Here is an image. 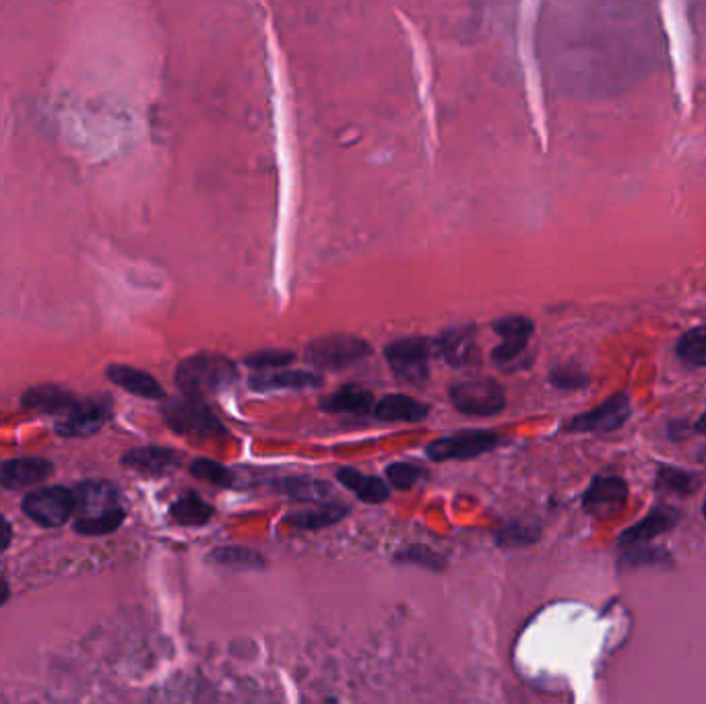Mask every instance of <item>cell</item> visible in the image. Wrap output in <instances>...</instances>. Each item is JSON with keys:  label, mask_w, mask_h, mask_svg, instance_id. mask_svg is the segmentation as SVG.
Wrapping results in <instances>:
<instances>
[{"label": "cell", "mask_w": 706, "mask_h": 704, "mask_svg": "<svg viewBox=\"0 0 706 704\" xmlns=\"http://www.w3.org/2000/svg\"><path fill=\"white\" fill-rule=\"evenodd\" d=\"M492 329L502 339V343L492 349V362L498 368H506L525 354L533 335V320L527 316H504L494 320Z\"/></svg>", "instance_id": "cell-8"}, {"label": "cell", "mask_w": 706, "mask_h": 704, "mask_svg": "<svg viewBox=\"0 0 706 704\" xmlns=\"http://www.w3.org/2000/svg\"><path fill=\"white\" fill-rule=\"evenodd\" d=\"M190 473L215 488L228 490L236 486V475L228 467H223L221 463L211 459H195L190 463Z\"/></svg>", "instance_id": "cell-26"}, {"label": "cell", "mask_w": 706, "mask_h": 704, "mask_svg": "<svg viewBox=\"0 0 706 704\" xmlns=\"http://www.w3.org/2000/svg\"><path fill=\"white\" fill-rule=\"evenodd\" d=\"M434 341L426 337H405L384 347L387 358L397 380L407 384H422L430 376V356Z\"/></svg>", "instance_id": "cell-5"}, {"label": "cell", "mask_w": 706, "mask_h": 704, "mask_svg": "<svg viewBox=\"0 0 706 704\" xmlns=\"http://www.w3.org/2000/svg\"><path fill=\"white\" fill-rule=\"evenodd\" d=\"M349 515V508L345 504H335V502H320V506L296 510L292 515L285 517V523L296 529L304 531H316L325 529Z\"/></svg>", "instance_id": "cell-20"}, {"label": "cell", "mask_w": 706, "mask_h": 704, "mask_svg": "<svg viewBox=\"0 0 706 704\" xmlns=\"http://www.w3.org/2000/svg\"><path fill=\"white\" fill-rule=\"evenodd\" d=\"M106 409L98 403H81L71 405L64 411V418L58 424V434L62 436H87L95 430H100L106 420Z\"/></svg>", "instance_id": "cell-16"}, {"label": "cell", "mask_w": 706, "mask_h": 704, "mask_svg": "<svg viewBox=\"0 0 706 704\" xmlns=\"http://www.w3.org/2000/svg\"><path fill=\"white\" fill-rule=\"evenodd\" d=\"M271 488L294 500L316 502V504L327 502L333 494L329 484L318 482V479H312V477H281L271 482Z\"/></svg>", "instance_id": "cell-23"}, {"label": "cell", "mask_w": 706, "mask_h": 704, "mask_svg": "<svg viewBox=\"0 0 706 704\" xmlns=\"http://www.w3.org/2000/svg\"><path fill=\"white\" fill-rule=\"evenodd\" d=\"M25 405L29 409H46V411L64 413L73 405V399L58 389H34L27 393Z\"/></svg>", "instance_id": "cell-29"}, {"label": "cell", "mask_w": 706, "mask_h": 704, "mask_svg": "<svg viewBox=\"0 0 706 704\" xmlns=\"http://www.w3.org/2000/svg\"><path fill=\"white\" fill-rule=\"evenodd\" d=\"M5 597V587H3V562H0V601Z\"/></svg>", "instance_id": "cell-37"}, {"label": "cell", "mask_w": 706, "mask_h": 704, "mask_svg": "<svg viewBox=\"0 0 706 704\" xmlns=\"http://www.w3.org/2000/svg\"><path fill=\"white\" fill-rule=\"evenodd\" d=\"M678 354L684 362L706 368V325L692 329L680 339Z\"/></svg>", "instance_id": "cell-28"}, {"label": "cell", "mask_w": 706, "mask_h": 704, "mask_svg": "<svg viewBox=\"0 0 706 704\" xmlns=\"http://www.w3.org/2000/svg\"><path fill=\"white\" fill-rule=\"evenodd\" d=\"M11 543V525L5 517H0V552H5Z\"/></svg>", "instance_id": "cell-35"}, {"label": "cell", "mask_w": 706, "mask_h": 704, "mask_svg": "<svg viewBox=\"0 0 706 704\" xmlns=\"http://www.w3.org/2000/svg\"><path fill=\"white\" fill-rule=\"evenodd\" d=\"M430 407L409 395H387L374 405V418L380 422H422L428 418Z\"/></svg>", "instance_id": "cell-15"}, {"label": "cell", "mask_w": 706, "mask_h": 704, "mask_svg": "<svg viewBox=\"0 0 706 704\" xmlns=\"http://www.w3.org/2000/svg\"><path fill=\"white\" fill-rule=\"evenodd\" d=\"M630 418V401L624 393H618L603 401L589 413L579 415L568 424L570 432H612L618 430Z\"/></svg>", "instance_id": "cell-11"}, {"label": "cell", "mask_w": 706, "mask_h": 704, "mask_svg": "<svg viewBox=\"0 0 706 704\" xmlns=\"http://www.w3.org/2000/svg\"><path fill=\"white\" fill-rule=\"evenodd\" d=\"M162 415L166 424L174 432L184 436L211 438L226 432L217 415L211 411V407L197 397H182V399L168 401L162 407Z\"/></svg>", "instance_id": "cell-4"}, {"label": "cell", "mask_w": 706, "mask_h": 704, "mask_svg": "<svg viewBox=\"0 0 706 704\" xmlns=\"http://www.w3.org/2000/svg\"><path fill=\"white\" fill-rule=\"evenodd\" d=\"M628 486L620 477H597L585 494V510L595 519H614L626 508Z\"/></svg>", "instance_id": "cell-10"}, {"label": "cell", "mask_w": 706, "mask_h": 704, "mask_svg": "<svg viewBox=\"0 0 706 704\" xmlns=\"http://www.w3.org/2000/svg\"><path fill=\"white\" fill-rule=\"evenodd\" d=\"M661 486L673 490V492H694V482L686 471H676V469H661Z\"/></svg>", "instance_id": "cell-33"}, {"label": "cell", "mask_w": 706, "mask_h": 704, "mask_svg": "<svg viewBox=\"0 0 706 704\" xmlns=\"http://www.w3.org/2000/svg\"><path fill=\"white\" fill-rule=\"evenodd\" d=\"M370 354V345L362 337L353 335H325L310 341L306 347V362L318 370H343L364 360Z\"/></svg>", "instance_id": "cell-3"}, {"label": "cell", "mask_w": 706, "mask_h": 704, "mask_svg": "<svg viewBox=\"0 0 706 704\" xmlns=\"http://www.w3.org/2000/svg\"><path fill=\"white\" fill-rule=\"evenodd\" d=\"M73 512L77 531L104 535L120 527L124 510L114 486L106 482H85L73 492Z\"/></svg>", "instance_id": "cell-1"}, {"label": "cell", "mask_w": 706, "mask_h": 704, "mask_svg": "<svg viewBox=\"0 0 706 704\" xmlns=\"http://www.w3.org/2000/svg\"><path fill=\"white\" fill-rule=\"evenodd\" d=\"M250 389L267 393V391H304L323 387V376L314 372L302 370H263V374H254L250 380Z\"/></svg>", "instance_id": "cell-13"}, {"label": "cell", "mask_w": 706, "mask_h": 704, "mask_svg": "<svg viewBox=\"0 0 706 704\" xmlns=\"http://www.w3.org/2000/svg\"><path fill=\"white\" fill-rule=\"evenodd\" d=\"M211 560L215 564L228 566L234 570H261V568H265V560L261 554H256L254 550H248L242 546L217 548V550H213Z\"/></svg>", "instance_id": "cell-25"}, {"label": "cell", "mask_w": 706, "mask_h": 704, "mask_svg": "<svg viewBox=\"0 0 706 704\" xmlns=\"http://www.w3.org/2000/svg\"><path fill=\"white\" fill-rule=\"evenodd\" d=\"M182 455L172 448H162V446H143V448H133L124 455V465L133 467L141 473L149 475H162L166 471H172L180 465Z\"/></svg>", "instance_id": "cell-18"}, {"label": "cell", "mask_w": 706, "mask_h": 704, "mask_svg": "<svg viewBox=\"0 0 706 704\" xmlns=\"http://www.w3.org/2000/svg\"><path fill=\"white\" fill-rule=\"evenodd\" d=\"M384 473H387L389 486L397 488V490L413 488L417 482H420V477L424 475V471L420 467L413 465V463H405V461L391 463Z\"/></svg>", "instance_id": "cell-31"}, {"label": "cell", "mask_w": 706, "mask_h": 704, "mask_svg": "<svg viewBox=\"0 0 706 704\" xmlns=\"http://www.w3.org/2000/svg\"><path fill=\"white\" fill-rule=\"evenodd\" d=\"M23 510L44 527H60L73 515V494L64 488L36 490L23 500Z\"/></svg>", "instance_id": "cell-9"}, {"label": "cell", "mask_w": 706, "mask_h": 704, "mask_svg": "<svg viewBox=\"0 0 706 704\" xmlns=\"http://www.w3.org/2000/svg\"><path fill=\"white\" fill-rule=\"evenodd\" d=\"M335 477L341 486H345L349 492L356 494L366 504H382L384 500H389L391 486L380 477L366 475L353 467L337 469Z\"/></svg>", "instance_id": "cell-17"}, {"label": "cell", "mask_w": 706, "mask_h": 704, "mask_svg": "<svg viewBox=\"0 0 706 704\" xmlns=\"http://www.w3.org/2000/svg\"><path fill=\"white\" fill-rule=\"evenodd\" d=\"M395 560L397 562H405V564H420V566L430 568V570H442L444 568L442 558L436 552H432L430 548H426V546H411V548L399 552Z\"/></svg>", "instance_id": "cell-32"}, {"label": "cell", "mask_w": 706, "mask_h": 704, "mask_svg": "<svg viewBox=\"0 0 706 704\" xmlns=\"http://www.w3.org/2000/svg\"><path fill=\"white\" fill-rule=\"evenodd\" d=\"M678 519H680V515L676 510L669 508V506H661V508L653 510L645 521H640L638 525L628 529L622 535V543H626V546H643V543L651 541L653 537L669 531L673 525L678 523Z\"/></svg>", "instance_id": "cell-22"}, {"label": "cell", "mask_w": 706, "mask_h": 704, "mask_svg": "<svg viewBox=\"0 0 706 704\" xmlns=\"http://www.w3.org/2000/svg\"><path fill=\"white\" fill-rule=\"evenodd\" d=\"M108 378L118 384V387L126 389L128 393L139 395L143 399H162L164 389L151 374L131 368V366H110L108 368Z\"/></svg>", "instance_id": "cell-21"}, {"label": "cell", "mask_w": 706, "mask_h": 704, "mask_svg": "<svg viewBox=\"0 0 706 704\" xmlns=\"http://www.w3.org/2000/svg\"><path fill=\"white\" fill-rule=\"evenodd\" d=\"M374 395L360 387V384H345L339 391L320 399V409L327 413H349V415H370L374 413Z\"/></svg>", "instance_id": "cell-14"}, {"label": "cell", "mask_w": 706, "mask_h": 704, "mask_svg": "<svg viewBox=\"0 0 706 704\" xmlns=\"http://www.w3.org/2000/svg\"><path fill=\"white\" fill-rule=\"evenodd\" d=\"M552 382L556 384L558 389H581L587 384V378L579 372H568V370H560L552 374Z\"/></svg>", "instance_id": "cell-34"}, {"label": "cell", "mask_w": 706, "mask_h": 704, "mask_svg": "<svg viewBox=\"0 0 706 704\" xmlns=\"http://www.w3.org/2000/svg\"><path fill=\"white\" fill-rule=\"evenodd\" d=\"M448 395H451L457 411L471 415V418H492L506 405L504 389L494 378H469L457 382Z\"/></svg>", "instance_id": "cell-6"}, {"label": "cell", "mask_w": 706, "mask_h": 704, "mask_svg": "<svg viewBox=\"0 0 706 704\" xmlns=\"http://www.w3.org/2000/svg\"><path fill=\"white\" fill-rule=\"evenodd\" d=\"M436 354L455 368H465L477 360V343L473 327H455L446 329L434 341Z\"/></svg>", "instance_id": "cell-12"}, {"label": "cell", "mask_w": 706, "mask_h": 704, "mask_svg": "<svg viewBox=\"0 0 706 704\" xmlns=\"http://www.w3.org/2000/svg\"><path fill=\"white\" fill-rule=\"evenodd\" d=\"M170 515L178 525H186V527H203L211 521L213 517V506L207 504L203 498H199L197 494H184L182 498H178L172 508Z\"/></svg>", "instance_id": "cell-24"}, {"label": "cell", "mask_w": 706, "mask_h": 704, "mask_svg": "<svg viewBox=\"0 0 706 704\" xmlns=\"http://www.w3.org/2000/svg\"><path fill=\"white\" fill-rule=\"evenodd\" d=\"M294 360H296L294 351L261 349V351H254V354H248L244 358V364L254 370H277V368H285L287 364H292Z\"/></svg>", "instance_id": "cell-30"}, {"label": "cell", "mask_w": 706, "mask_h": 704, "mask_svg": "<svg viewBox=\"0 0 706 704\" xmlns=\"http://www.w3.org/2000/svg\"><path fill=\"white\" fill-rule=\"evenodd\" d=\"M696 430H698L700 434H706V411L702 413V418L696 422Z\"/></svg>", "instance_id": "cell-36"}, {"label": "cell", "mask_w": 706, "mask_h": 704, "mask_svg": "<svg viewBox=\"0 0 706 704\" xmlns=\"http://www.w3.org/2000/svg\"><path fill=\"white\" fill-rule=\"evenodd\" d=\"M238 368L228 356L197 354L186 358L176 370V384L184 397L203 399L232 387Z\"/></svg>", "instance_id": "cell-2"}, {"label": "cell", "mask_w": 706, "mask_h": 704, "mask_svg": "<svg viewBox=\"0 0 706 704\" xmlns=\"http://www.w3.org/2000/svg\"><path fill=\"white\" fill-rule=\"evenodd\" d=\"M504 438L492 430H461L451 436L438 438L426 446V455L432 461H465L486 455L500 446Z\"/></svg>", "instance_id": "cell-7"}, {"label": "cell", "mask_w": 706, "mask_h": 704, "mask_svg": "<svg viewBox=\"0 0 706 704\" xmlns=\"http://www.w3.org/2000/svg\"><path fill=\"white\" fill-rule=\"evenodd\" d=\"M539 539V527L527 523H508L496 533V543L506 550H517L531 546Z\"/></svg>", "instance_id": "cell-27"}, {"label": "cell", "mask_w": 706, "mask_h": 704, "mask_svg": "<svg viewBox=\"0 0 706 704\" xmlns=\"http://www.w3.org/2000/svg\"><path fill=\"white\" fill-rule=\"evenodd\" d=\"M52 475V465L44 459H17L0 465V484L5 488H27Z\"/></svg>", "instance_id": "cell-19"}, {"label": "cell", "mask_w": 706, "mask_h": 704, "mask_svg": "<svg viewBox=\"0 0 706 704\" xmlns=\"http://www.w3.org/2000/svg\"><path fill=\"white\" fill-rule=\"evenodd\" d=\"M702 510H704V519H706V500H704V508Z\"/></svg>", "instance_id": "cell-38"}]
</instances>
